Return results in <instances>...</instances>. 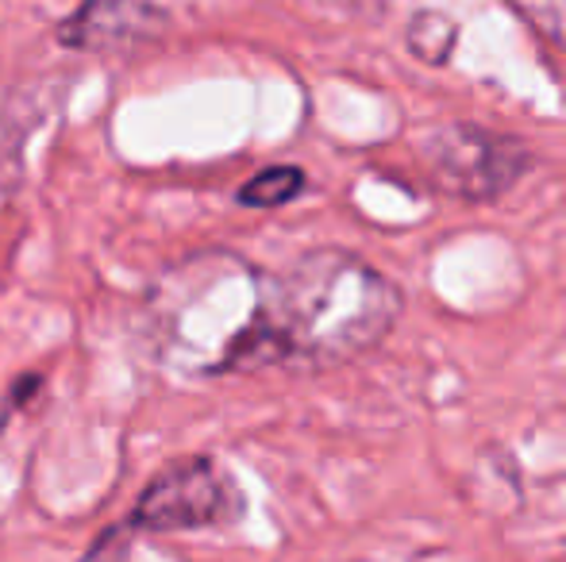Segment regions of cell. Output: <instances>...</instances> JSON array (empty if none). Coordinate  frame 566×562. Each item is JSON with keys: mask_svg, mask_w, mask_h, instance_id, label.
<instances>
[{"mask_svg": "<svg viewBox=\"0 0 566 562\" xmlns=\"http://www.w3.org/2000/svg\"><path fill=\"white\" fill-rule=\"evenodd\" d=\"M166 28H170V12L155 0H82L54 28V39L70 51L113 54L139 43H155Z\"/></svg>", "mask_w": 566, "mask_h": 562, "instance_id": "277c9868", "label": "cell"}, {"mask_svg": "<svg viewBox=\"0 0 566 562\" xmlns=\"http://www.w3.org/2000/svg\"><path fill=\"white\" fill-rule=\"evenodd\" d=\"M43 390V378L39 374H23L20 382H15V390H12V409H28L31 405V397Z\"/></svg>", "mask_w": 566, "mask_h": 562, "instance_id": "9c48e42d", "label": "cell"}, {"mask_svg": "<svg viewBox=\"0 0 566 562\" xmlns=\"http://www.w3.org/2000/svg\"><path fill=\"white\" fill-rule=\"evenodd\" d=\"M401 289L366 258L316 247L262 282L259 305L217 370H332L374 351L401 320Z\"/></svg>", "mask_w": 566, "mask_h": 562, "instance_id": "6da1fadb", "label": "cell"}, {"mask_svg": "<svg viewBox=\"0 0 566 562\" xmlns=\"http://www.w3.org/2000/svg\"><path fill=\"white\" fill-rule=\"evenodd\" d=\"M305 193V170L301 166H270V170L254 173L239 189V204L243 209H282V204L297 201Z\"/></svg>", "mask_w": 566, "mask_h": 562, "instance_id": "8992f818", "label": "cell"}, {"mask_svg": "<svg viewBox=\"0 0 566 562\" xmlns=\"http://www.w3.org/2000/svg\"><path fill=\"white\" fill-rule=\"evenodd\" d=\"M135 532H139V528H135L132 520H127V524H108L105 532L85 548V555L77 562H132Z\"/></svg>", "mask_w": 566, "mask_h": 562, "instance_id": "ba28073f", "label": "cell"}, {"mask_svg": "<svg viewBox=\"0 0 566 562\" xmlns=\"http://www.w3.org/2000/svg\"><path fill=\"white\" fill-rule=\"evenodd\" d=\"M432 181L443 193L470 204L505 197L532 170V150L516 136H501L482 124H448L420 147Z\"/></svg>", "mask_w": 566, "mask_h": 562, "instance_id": "7a4b0ae2", "label": "cell"}, {"mask_svg": "<svg viewBox=\"0 0 566 562\" xmlns=\"http://www.w3.org/2000/svg\"><path fill=\"white\" fill-rule=\"evenodd\" d=\"M405 46L417 62L424 66H448L454 46H459V23L448 12H436V8H420L409 15V28H405Z\"/></svg>", "mask_w": 566, "mask_h": 562, "instance_id": "5b68a950", "label": "cell"}, {"mask_svg": "<svg viewBox=\"0 0 566 562\" xmlns=\"http://www.w3.org/2000/svg\"><path fill=\"white\" fill-rule=\"evenodd\" d=\"M239 517H243V494L231 474L205 455L163 466L132 509V524L139 532H201V528H228Z\"/></svg>", "mask_w": 566, "mask_h": 562, "instance_id": "3957f363", "label": "cell"}, {"mask_svg": "<svg viewBox=\"0 0 566 562\" xmlns=\"http://www.w3.org/2000/svg\"><path fill=\"white\" fill-rule=\"evenodd\" d=\"M516 15L532 23L544 39L566 51V0H509Z\"/></svg>", "mask_w": 566, "mask_h": 562, "instance_id": "52a82bcc", "label": "cell"}]
</instances>
